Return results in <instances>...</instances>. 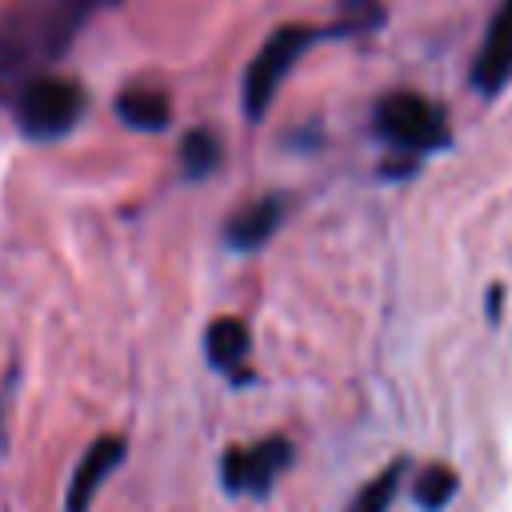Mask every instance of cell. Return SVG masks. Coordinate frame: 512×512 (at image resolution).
<instances>
[{"mask_svg":"<svg viewBox=\"0 0 512 512\" xmlns=\"http://www.w3.org/2000/svg\"><path fill=\"white\" fill-rule=\"evenodd\" d=\"M320 36H328V28L284 24V28H276V32L264 40V48L252 56V64H248V72H244V116H248V120H260V116L268 112V104H272L280 80L292 72V64H296Z\"/></svg>","mask_w":512,"mask_h":512,"instance_id":"obj_3","label":"cell"},{"mask_svg":"<svg viewBox=\"0 0 512 512\" xmlns=\"http://www.w3.org/2000/svg\"><path fill=\"white\" fill-rule=\"evenodd\" d=\"M288 464H292V444L284 436H268L260 444L228 448L220 460V484L232 496H264Z\"/></svg>","mask_w":512,"mask_h":512,"instance_id":"obj_5","label":"cell"},{"mask_svg":"<svg viewBox=\"0 0 512 512\" xmlns=\"http://www.w3.org/2000/svg\"><path fill=\"white\" fill-rule=\"evenodd\" d=\"M500 304H504V288H500V284H492V296H488V316H492V320H496Z\"/></svg>","mask_w":512,"mask_h":512,"instance_id":"obj_15","label":"cell"},{"mask_svg":"<svg viewBox=\"0 0 512 512\" xmlns=\"http://www.w3.org/2000/svg\"><path fill=\"white\" fill-rule=\"evenodd\" d=\"M12 108H16V124H20L24 136H32V140H60L84 116V88L76 80H68V76L44 72V76L28 80L12 96Z\"/></svg>","mask_w":512,"mask_h":512,"instance_id":"obj_2","label":"cell"},{"mask_svg":"<svg viewBox=\"0 0 512 512\" xmlns=\"http://www.w3.org/2000/svg\"><path fill=\"white\" fill-rule=\"evenodd\" d=\"M248 344H252L248 324L236 316H216L204 332V352H208L212 368H220V372H236L248 356Z\"/></svg>","mask_w":512,"mask_h":512,"instance_id":"obj_9","label":"cell"},{"mask_svg":"<svg viewBox=\"0 0 512 512\" xmlns=\"http://www.w3.org/2000/svg\"><path fill=\"white\" fill-rule=\"evenodd\" d=\"M456 488H460V476L448 468V464H432V468H424L420 476H416V504L424 508V512H440L452 496H456Z\"/></svg>","mask_w":512,"mask_h":512,"instance_id":"obj_12","label":"cell"},{"mask_svg":"<svg viewBox=\"0 0 512 512\" xmlns=\"http://www.w3.org/2000/svg\"><path fill=\"white\" fill-rule=\"evenodd\" d=\"M384 20V8L380 0H340V12H336V24L328 28V36H356V32H368Z\"/></svg>","mask_w":512,"mask_h":512,"instance_id":"obj_14","label":"cell"},{"mask_svg":"<svg viewBox=\"0 0 512 512\" xmlns=\"http://www.w3.org/2000/svg\"><path fill=\"white\" fill-rule=\"evenodd\" d=\"M508 76H512V0H504L496 8L492 24L480 40V52L472 60V84L484 96H492L508 84Z\"/></svg>","mask_w":512,"mask_h":512,"instance_id":"obj_7","label":"cell"},{"mask_svg":"<svg viewBox=\"0 0 512 512\" xmlns=\"http://www.w3.org/2000/svg\"><path fill=\"white\" fill-rule=\"evenodd\" d=\"M116 116L136 132H160L172 120V104L160 88H128L116 96Z\"/></svg>","mask_w":512,"mask_h":512,"instance_id":"obj_10","label":"cell"},{"mask_svg":"<svg viewBox=\"0 0 512 512\" xmlns=\"http://www.w3.org/2000/svg\"><path fill=\"white\" fill-rule=\"evenodd\" d=\"M376 136L400 152H432L448 144V116L420 92H388L376 104Z\"/></svg>","mask_w":512,"mask_h":512,"instance_id":"obj_4","label":"cell"},{"mask_svg":"<svg viewBox=\"0 0 512 512\" xmlns=\"http://www.w3.org/2000/svg\"><path fill=\"white\" fill-rule=\"evenodd\" d=\"M180 160H184V172H188L192 180H204V176H212L216 164H220V140H216L208 128H196V132L184 136Z\"/></svg>","mask_w":512,"mask_h":512,"instance_id":"obj_13","label":"cell"},{"mask_svg":"<svg viewBox=\"0 0 512 512\" xmlns=\"http://www.w3.org/2000/svg\"><path fill=\"white\" fill-rule=\"evenodd\" d=\"M124 436H100L88 444V452L80 456V464L72 468V480H68V492H64V512H88L100 484L116 472V464L124 460Z\"/></svg>","mask_w":512,"mask_h":512,"instance_id":"obj_6","label":"cell"},{"mask_svg":"<svg viewBox=\"0 0 512 512\" xmlns=\"http://www.w3.org/2000/svg\"><path fill=\"white\" fill-rule=\"evenodd\" d=\"M112 0H16L0 20V96H16L68 52L76 32Z\"/></svg>","mask_w":512,"mask_h":512,"instance_id":"obj_1","label":"cell"},{"mask_svg":"<svg viewBox=\"0 0 512 512\" xmlns=\"http://www.w3.org/2000/svg\"><path fill=\"white\" fill-rule=\"evenodd\" d=\"M280 220H284V200L280 196H260V200H252V204H244V208H236L228 216L224 240L236 252H256L260 244L272 240V232L280 228Z\"/></svg>","mask_w":512,"mask_h":512,"instance_id":"obj_8","label":"cell"},{"mask_svg":"<svg viewBox=\"0 0 512 512\" xmlns=\"http://www.w3.org/2000/svg\"><path fill=\"white\" fill-rule=\"evenodd\" d=\"M400 476H404V460H392L384 472H376L348 504V512H388L396 488H400Z\"/></svg>","mask_w":512,"mask_h":512,"instance_id":"obj_11","label":"cell"}]
</instances>
